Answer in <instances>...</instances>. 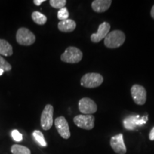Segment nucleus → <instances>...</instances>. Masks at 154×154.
I'll list each match as a JSON object with an SVG mask.
<instances>
[{
    "mask_svg": "<svg viewBox=\"0 0 154 154\" xmlns=\"http://www.w3.org/2000/svg\"><path fill=\"white\" fill-rule=\"evenodd\" d=\"M126 40V35L122 31L113 30L104 38L105 46L109 49H116L122 46Z\"/></svg>",
    "mask_w": 154,
    "mask_h": 154,
    "instance_id": "f257e3e1",
    "label": "nucleus"
},
{
    "mask_svg": "<svg viewBox=\"0 0 154 154\" xmlns=\"http://www.w3.org/2000/svg\"><path fill=\"white\" fill-rule=\"evenodd\" d=\"M83 58V53L79 49L74 47L66 48L61 55V60L65 63H76L80 62Z\"/></svg>",
    "mask_w": 154,
    "mask_h": 154,
    "instance_id": "f03ea898",
    "label": "nucleus"
},
{
    "mask_svg": "<svg viewBox=\"0 0 154 154\" xmlns=\"http://www.w3.org/2000/svg\"><path fill=\"white\" fill-rule=\"evenodd\" d=\"M103 82V77L98 73H88L82 76L81 85L85 88H94L99 87Z\"/></svg>",
    "mask_w": 154,
    "mask_h": 154,
    "instance_id": "7ed1b4c3",
    "label": "nucleus"
},
{
    "mask_svg": "<svg viewBox=\"0 0 154 154\" xmlns=\"http://www.w3.org/2000/svg\"><path fill=\"white\" fill-rule=\"evenodd\" d=\"M16 39L18 44L23 46H30L36 41L35 35L27 28H19L16 34Z\"/></svg>",
    "mask_w": 154,
    "mask_h": 154,
    "instance_id": "20e7f679",
    "label": "nucleus"
},
{
    "mask_svg": "<svg viewBox=\"0 0 154 154\" xmlns=\"http://www.w3.org/2000/svg\"><path fill=\"white\" fill-rule=\"evenodd\" d=\"M95 117L93 115L81 114L77 115L74 118V123L82 129L91 130L94 127Z\"/></svg>",
    "mask_w": 154,
    "mask_h": 154,
    "instance_id": "39448f33",
    "label": "nucleus"
},
{
    "mask_svg": "<svg viewBox=\"0 0 154 154\" xmlns=\"http://www.w3.org/2000/svg\"><path fill=\"white\" fill-rule=\"evenodd\" d=\"M54 107L51 104L45 106L41 115V126L44 131H48L53 125Z\"/></svg>",
    "mask_w": 154,
    "mask_h": 154,
    "instance_id": "423d86ee",
    "label": "nucleus"
},
{
    "mask_svg": "<svg viewBox=\"0 0 154 154\" xmlns=\"http://www.w3.org/2000/svg\"><path fill=\"white\" fill-rule=\"evenodd\" d=\"M131 94L135 103L137 105L145 104L147 98L146 88L139 84H134L131 88Z\"/></svg>",
    "mask_w": 154,
    "mask_h": 154,
    "instance_id": "0eeeda50",
    "label": "nucleus"
},
{
    "mask_svg": "<svg viewBox=\"0 0 154 154\" xmlns=\"http://www.w3.org/2000/svg\"><path fill=\"white\" fill-rule=\"evenodd\" d=\"M97 105L89 98H82L79 101V109L80 112L85 115H92L97 111Z\"/></svg>",
    "mask_w": 154,
    "mask_h": 154,
    "instance_id": "6e6552de",
    "label": "nucleus"
},
{
    "mask_svg": "<svg viewBox=\"0 0 154 154\" xmlns=\"http://www.w3.org/2000/svg\"><path fill=\"white\" fill-rule=\"evenodd\" d=\"M55 127L59 135L64 139H69L71 136L69 124L63 116L57 117L54 121Z\"/></svg>",
    "mask_w": 154,
    "mask_h": 154,
    "instance_id": "1a4fd4ad",
    "label": "nucleus"
},
{
    "mask_svg": "<svg viewBox=\"0 0 154 154\" xmlns=\"http://www.w3.org/2000/svg\"><path fill=\"white\" fill-rule=\"evenodd\" d=\"M110 144L112 149L117 154H125L126 153V147L122 134L112 136L110 140Z\"/></svg>",
    "mask_w": 154,
    "mask_h": 154,
    "instance_id": "9d476101",
    "label": "nucleus"
},
{
    "mask_svg": "<svg viewBox=\"0 0 154 154\" xmlns=\"http://www.w3.org/2000/svg\"><path fill=\"white\" fill-rule=\"evenodd\" d=\"M111 26L109 23L103 22L99 25V29L96 33L92 34L91 35V40L94 43H98L101 42L103 38H105L108 34L110 32Z\"/></svg>",
    "mask_w": 154,
    "mask_h": 154,
    "instance_id": "9b49d317",
    "label": "nucleus"
},
{
    "mask_svg": "<svg viewBox=\"0 0 154 154\" xmlns=\"http://www.w3.org/2000/svg\"><path fill=\"white\" fill-rule=\"evenodd\" d=\"M111 3V0H94L91 3V7L96 12L102 13L109 9Z\"/></svg>",
    "mask_w": 154,
    "mask_h": 154,
    "instance_id": "f8f14e48",
    "label": "nucleus"
},
{
    "mask_svg": "<svg viewBox=\"0 0 154 154\" xmlns=\"http://www.w3.org/2000/svg\"><path fill=\"white\" fill-rule=\"evenodd\" d=\"M76 24L73 19H66V20L60 21L58 24V29L61 32H65V33H69V32H72L75 29H76Z\"/></svg>",
    "mask_w": 154,
    "mask_h": 154,
    "instance_id": "ddd939ff",
    "label": "nucleus"
},
{
    "mask_svg": "<svg viewBox=\"0 0 154 154\" xmlns=\"http://www.w3.org/2000/svg\"><path fill=\"white\" fill-rule=\"evenodd\" d=\"M13 54L12 47L8 42L0 38V55L9 57Z\"/></svg>",
    "mask_w": 154,
    "mask_h": 154,
    "instance_id": "4468645a",
    "label": "nucleus"
},
{
    "mask_svg": "<svg viewBox=\"0 0 154 154\" xmlns=\"http://www.w3.org/2000/svg\"><path fill=\"white\" fill-rule=\"evenodd\" d=\"M32 20L34 21L36 24L38 25H44L47 23V18L45 15L40 13L39 11H35L32 13Z\"/></svg>",
    "mask_w": 154,
    "mask_h": 154,
    "instance_id": "2eb2a0df",
    "label": "nucleus"
},
{
    "mask_svg": "<svg viewBox=\"0 0 154 154\" xmlns=\"http://www.w3.org/2000/svg\"><path fill=\"white\" fill-rule=\"evenodd\" d=\"M11 152L12 154H31L29 149L24 146L14 144L11 146Z\"/></svg>",
    "mask_w": 154,
    "mask_h": 154,
    "instance_id": "dca6fc26",
    "label": "nucleus"
},
{
    "mask_svg": "<svg viewBox=\"0 0 154 154\" xmlns=\"http://www.w3.org/2000/svg\"><path fill=\"white\" fill-rule=\"evenodd\" d=\"M33 137L34 138V139L36 140V141L41 146H43V147H46L47 146V142H46L45 138L44 137V134H42V131L38 130H35L34 131L33 134Z\"/></svg>",
    "mask_w": 154,
    "mask_h": 154,
    "instance_id": "f3484780",
    "label": "nucleus"
},
{
    "mask_svg": "<svg viewBox=\"0 0 154 154\" xmlns=\"http://www.w3.org/2000/svg\"><path fill=\"white\" fill-rule=\"evenodd\" d=\"M50 5L55 9H62L66 5V0H50Z\"/></svg>",
    "mask_w": 154,
    "mask_h": 154,
    "instance_id": "a211bd4d",
    "label": "nucleus"
},
{
    "mask_svg": "<svg viewBox=\"0 0 154 154\" xmlns=\"http://www.w3.org/2000/svg\"><path fill=\"white\" fill-rule=\"evenodd\" d=\"M69 11L66 7H63V8L59 9V11H58L57 17L59 20L61 21L66 20V19H69Z\"/></svg>",
    "mask_w": 154,
    "mask_h": 154,
    "instance_id": "6ab92c4d",
    "label": "nucleus"
},
{
    "mask_svg": "<svg viewBox=\"0 0 154 154\" xmlns=\"http://www.w3.org/2000/svg\"><path fill=\"white\" fill-rule=\"evenodd\" d=\"M0 69H2L5 72H9L11 69V66L0 55Z\"/></svg>",
    "mask_w": 154,
    "mask_h": 154,
    "instance_id": "aec40b11",
    "label": "nucleus"
},
{
    "mask_svg": "<svg viewBox=\"0 0 154 154\" xmlns=\"http://www.w3.org/2000/svg\"><path fill=\"white\" fill-rule=\"evenodd\" d=\"M11 137H12L13 139H14L15 141L19 142L23 139V136L22 134H20L18 130H13L11 131Z\"/></svg>",
    "mask_w": 154,
    "mask_h": 154,
    "instance_id": "412c9836",
    "label": "nucleus"
},
{
    "mask_svg": "<svg viewBox=\"0 0 154 154\" xmlns=\"http://www.w3.org/2000/svg\"><path fill=\"white\" fill-rule=\"evenodd\" d=\"M149 139L151 140H154V127L151 130V131H150Z\"/></svg>",
    "mask_w": 154,
    "mask_h": 154,
    "instance_id": "4be33fe9",
    "label": "nucleus"
},
{
    "mask_svg": "<svg viewBox=\"0 0 154 154\" xmlns=\"http://www.w3.org/2000/svg\"><path fill=\"white\" fill-rule=\"evenodd\" d=\"M44 2H45V0H34V5L36 6L41 5L42 3Z\"/></svg>",
    "mask_w": 154,
    "mask_h": 154,
    "instance_id": "5701e85b",
    "label": "nucleus"
},
{
    "mask_svg": "<svg viewBox=\"0 0 154 154\" xmlns=\"http://www.w3.org/2000/svg\"><path fill=\"white\" fill-rule=\"evenodd\" d=\"M151 16L152 18L154 19V5L152 7L151 10Z\"/></svg>",
    "mask_w": 154,
    "mask_h": 154,
    "instance_id": "b1692460",
    "label": "nucleus"
},
{
    "mask_svg": "<svg viewBox=\"0 0 154 154\" xmlns=\"http://www.w3.org/2000/svg\"><path fill=\"white\" fill-rule=\"evenodd\" d=\"M4 72H5V71L2 70V69H0V76H1V75H2V74H3Z\"/></svg>",
    "mask_w": 154,
    "mask_h": 154,
    "instance_id": "393cba45",
    "label": "nucleus"
}]
</instances>
